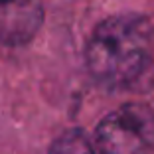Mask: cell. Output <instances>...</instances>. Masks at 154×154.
Segmentation results:
<instances>
[{
	"mask_svg": "<svg viewBox=\"0 0 154 154\" xmlns=\"http://www.w3.org/2000/svg\"><path fill=\"white\" fill-rule=\"evenodd\" d=\"M99 154H150L154 148V111L127 103L109 113L95 132Z\"/></svg>",
	"mask_w": 154,
	"mask_h": 154,
	"instance_id": "obj_2",
	"label": "cell"
},
{
	"mask_svg": "<svg viewBox=\"0 0 154 154\" xmlns=\"http://www.w3.org/2000/svg\"><path fill=\"white\" fill-rule=\"evenodd\" d=\"M152 55V26L138 14H115L93 30L85 45L91 75L105 85H131Z\"/></svg>",
	"mask_w": 154,
	"mask_h": 154,
	"instance_id": "obj_1",
	"label": "cell"
},
{
	"mask_svg": "<svg viewBox=\"0 0 154 154\" xmlns=\"http://www.w3.org/2000/svg\"><path fill=\"white\" fill-rule=\"evenodd\" d=\"M42 24V0H0V44L10 48L30 44Z\"/></svg>",
	"mask_w": 154,
	"mask_h": 154,
	"instance_id": "obj_3",
	"label": "cell"
},
{
	"mask_svg": "<svg viewBox=\"0 0 154 154\" xmlns=\"http://www.w3.org/2000/svg\"><path fill=\"white\" fill-rule=\"evenodd\" d=\"M48 154H99V150L79 128H69L51 142Z\"/></svg>",
	"mask_w": 154,
	"mask_h": 154,
	"instance_id": "obj_4",
	"label": "cell"
}]
</instances>
